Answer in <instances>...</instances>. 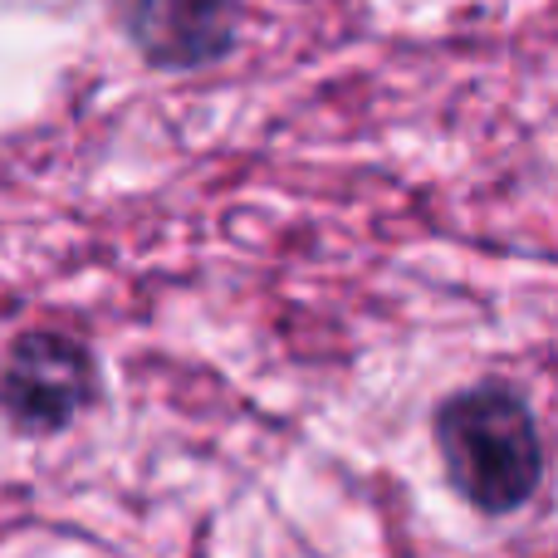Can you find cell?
<instances>
[{
    "label": "cell",
    "instance_id": "3957f363",
    "mask_svg": "<svg viewBox=\"0 0 558 558\" xmlns=\"http://www.w3.org/2000/svg\"><path fill=\"white\" fill-rule=\"evenodd\" d=\"M118 20L157 69H202L235 45V0H118Z\"/></svg>",
    "mask_w": 558,
    "mask_h": 558
},
{
    "label": "cell",
    "instance_id": "7a4b0ae2",
    "mask_svg": "<svg viewBox=\"0 0 558 558\" xmlns=\"http://www.w3.org/2000/svg\"><path fill=\"white\" fill-rule=\"evenodd\" d=\"M94 392V353L64 328H25L0 357V407L20 432H64Z\"/></svg>",
    "mask_w": 558,
    "mask_h": 558
},
{
    "label": "cell",
    "instance_id": "6da1fadb",
    "mask_svg": "<svg viewBox=\"0 0 558 558\" xmlns=\"http://www.w3.org/2000/svg\"><path fill=\"white\" fill-rule=\"evenodd\" d=\"M432 432L451 490L481 514H510L539 490V426L510 387L485 383L446 397Z\"/></svg>",
    "mask_w": 558,
    "mask_h": 558
}]
</instances>
